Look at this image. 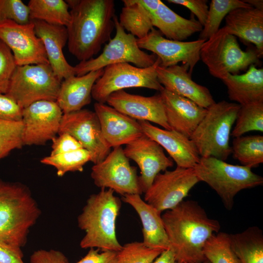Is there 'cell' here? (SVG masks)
I'll return each instance as SVG.
<instances>
[{
	"label": "cell",
	"mask_w": 263,
	"mask_h": 263,
	"mask_svg": "<svg viewBox=\"0 0 263 263\" xmlns=\"http://www.w3.org/2000/svg\"><path fill=\"white\" fill-rule=\"evenodd\" d=\"M152 263H185L178 261L169 249L163 251Z\"/></svg>",
	"instance_id": "47"
},
{
	"label": "cell",
	"mask_w": 263,
	"mask_h": 263,
	"mask_svg": "<svg viewBox=\"0 0 263 263\" xmlns=\"http://www.w3.org/2000/svg\"><path fill=\"white\" fill-rule=\"evenodd\" d=\"M123 151L126 156L139 167L141 173L139 182L144 193L158 173L174 165L172 159L165 155L162 147L144 133L126 145Z\"/></svg>",
	"instance_id": "17"
},
{
	"label": "cell",
	"mask_w": 263,
	"mask_h": 263,
	"mask_svg": "<svg viewBox=\"0 0 263 263\" xmlns=\"http://www.w3.org/2000/svg\"><path fill=\"white\" fill-rule=\"evenodd\" d=\"M0 39L11 50L17 66L49 64L43 43L32 21L26 24L12 20L0 23Z\"/></svg>",
	"instance_id": "16"
},
{
	"label": "cell",
	"mask_w": 263,
	"mask_h": 263,
	"mask_svg": "<svg viewBox=\"0 0 263 263\" xmlns=\"http://www.w3.org/2000/svg\"><path fill=\"white\" fill-rule=\"evenodd\" d=\"M71 9L66 27L69 51L80 61L96 55L114 28L113 0H66Z\"/></svg>",
	"instance_id": "2"
},
{
	"label": "cell",
	"mask_w": 263,
	"mask_h": 263,
	"mask_svg": "<svg viewBox=\"0 0 263 263\" xmlns=\"http://www.w3.org/2000/svg\"><path fill=\"white\" fill-rule=\"evenodd\" d=\"M152 23L167 38L178 41H183L203 29L193 14L189 19H185L161 0L157 8L152 13Z\"/></svg>",
	"instance_id": "28"
},
{
	"label": "cell",
	"mask_w": 263,
	"mask_h": 263,
	"mask_svg": "<svg viewBox=\"0 0 263 263\" xmlns=\"http://www.w3.org/2000/svg\"><path fill=\"white\" fill-rule=\"evenodd\" d=\"M171 130L189 138L207 113V109L164 88L160 92Z\"/></svg>",
	"instance_id": "22"
},
{
	"label": "cell",
	"mask_w": 263,
	"mask_h": 263,
	"mask_svg": "<svg viewBox=\"0 0 263 263\" xmlns=\"http://www.w3.org/2000/svg\"><path fill=\"white\" fill-rule=\"evenodd\" d=\"M117 252L101 251L91 248L87 254L75 263H116Z\"/></svg>",
	"instance_id": "45"
},
{
	"label": "cell",
	"mask_w": 263,
	"mask_h": 263,
	"mask_svg": "<svg viewBox=\"0 0 263 263\" xmlns=\"http://www.w3.org/2000/svg\"><path fill=\"white\" fill-rule=\"evenodd\" d=\"M21 109L7 94L0 93V119L21 121Z\"/></svg>",
	"instance_id": "42"
},
{
	"label": "cell",
	"mask_w": 263,
	"mask_h": 263,
	"mask_svg": "<svg viewBox=\"0 0 263 263\" xmlns=\"http://www.w3.org/2000/svg\"><path fill=\"white\" fill-rule=\"evenodd\" d=\"M20 248L0 243V263H24Z\"/></svg>",
	"instance_id": "46"
},
{
	"label": "cell",
	"mask_w": 263,
	"mask_h": 263,
	"mask_svg": "<svg viewBox=\"0 0 263 263\" xmlns=\"http://www.w3.org/2000/svg\"><path fill=\"white\" fill-rule=\"evenodd\" d=\"M91 162L89 151L81 148L74 151L46 156L40 162L54 167L56 169L58 176L62 177L68 172L82 171L83 166Z\"/></svg>",
	"instance_id": "34"
},
{
	"label": "cell",
	"mask_w": 263,
	"mask_h": 263,
	"mask_svg": "<svg viewBox=\"0 0 263 263\" xmlns=\"http://www.w3.org/2000/svg\"><path fill=\"white\" fill-rule=\"evenodd\" d=\"M261 58L256 49L242 50L236 37L224 26L205 41L200 51V59L210 74L221 80L227 74L238 75L259 64Z\"/></svg>",
	"instance_id": "7"
},
{
	"label": "cell",
	"mask_w": 263,
	"mask_h": 263,
	"mask_svg": "<svg viewBox=\"0 0 263 263\" xmlns=\"http://www.w3.org/2000/svg\"><path fill=\"white\" fill-rule=\"evenodd\" d=\"M121 206L120 199L110 189L101 188L89 196L77 218L78 227L85 233L80 242L82 248L116 252L121 249L116 234Z\"/></svg>",
	"instance_id": "3"
},
{
	"label": "cell",
	"mask_w": 263,
	"mask_h": 263,
	"mask_svg": "<svg viewBox=\"0 0 263 263\" xmlns=\"http://www.w3.org/2000/svg\"><path fill=\"white\" fill-rule=\"evenodd\" d=\"M61 82L49 64L17 66L6 94L21 109L40 100L56 101Z\"/></svg>",
	"instance_id": "8"
},
{
	"label": "cell",
	"mask_w": 263,
	"mask_h": 263,
	"mask_svg": "<svg viewBox=\"0 0 263 263\" xmlns=\"http://www.w3.org/2000/svg\"><path fill=\"white\" fill-rule=\"evenodd\" d=\"M221 80L229 98L241 106L263 102V69L251 65L241 75L226 74Z\"/></svg>",
	"instance_id": "27"
},
{
	"label": "cell",
	"mask_w": 263,
	"mask_h": 263,
	"mask_svg": "<svg viewBox=\"0 0 263 263\" xmlns=\"http://www.w3.org/2000/svg\"><path fill=\"white\" fill-rule=\"evenodd\" d=\"M106 103L119 112L137 121L152 122L164 129L171 130L167 122L160 94L144 96L119 90L111 94Z\"/></svg>",
	"instance_id": "18"
},
{
	"label": "cell",
	"mask_w": 263,
	"mask_h": 263,
	"mask_svg": "<svg viewBox=\"0 0 263 263\" xmlns=\"http://www.w3.org/2000/svg\"><path fill=\"white\" fill-rule=\"evenodd\" d=\"M30 263H69L66 256L61 251L39 249L31 256Z\"/></svg>",
	"instance_id": "44"
},
{
	"label": "cell",
	"mask_w": 263,
	"mask_h": 263,
	"mask_svg": "<svg viewBox=\"0 0 263 263\" xmlns=\"http://www.w3.org/2000/svg\"><path fill=\"white\" fill-rule=\"evenodd\" d=\"M63 112L56 101L40 100L22 109L23 145H42L58 134Z\"/></svg>",
	"instance_id": "14"
},
{
	"label": "cell",
	"mask_w": 263,
	"mask_h": 263,
	"mask_svg": "<svg viewBox=\"0 0 263 263\" xmlns=\"http://www.w3.org/2000/svg\"><path fill=\"white\" fill-rule=\"evenodd\" d=\"M205 41L198 39L184 41L168 39L154 28L145 37L137 38L140 49L152 52L160 59V66L167 68L182 62L190 74L200 60L201 49Z\"/></svg>",
	"instance_id": "15"
},
{
	"label": "cell",
	"mask_w": 263,
	"mask_h": 263,
	"mask_svg": "<svg viewBox=\"0 0 263 263\" xmlns=\"http://www.w3.org/2000/svg\"><path fill=\"white\" fill-rule=\"evenodd\" d=\"M160 62L157 57L155 63L147 68H139L129 63L107 66L93 87L92 97L96 102L105 103L111 94L126 88L142 87L160 92L164 87L158 80L156 71Z\"/></svg>",
	"instance_id": "10"
},
{
	"label": "cell",
	"mask_w": 263,
	"mask_h": 263,
	"mask_svg": "<svg viewBox=\"0 0 263 263\" xmlns=\"http://www.w3.org/2000/svg\"><path fill=\"white\" fill-rule=\"evenodd\" d=\"M27 6L30 21L67 27L71 21L69 6L63 0H30Z\"/></svg>",
	"instance_id": "31"
},
{
	"label": "cell",
	"mask_w": 263,
	"mask_h": 263,
	"mask_svg": "<svg viewBox=\"0 0 263 263\" xmlns=\"http://www.w3.org/2000/svg\"><path fill=\"white\" fill-rule=\"evenodd\" d=\"M103 72L104 69H101L61 82L56 102L63 113L80 110L90 103L93 87Z\"/></svg>",
	"instance_id": "26"
},
{
	"label": "cell",
	"mask_w": 263,
	"mask_h": 263,
	"mask_svg": "<svg viewBox=\"0 0 263 263\" xmlns=\"http://www.w3.org/2000/svg\"><path fill=\"white\" fill-rule=\"evenodd\" d=\"M113 21L116 29L114 38L109 41L97 57L80 61L74 66L75 75H82L116 63H132L139 68H147L155 63L157 56L142 51L138 46L137 38L125 32L117 16H114Z\"/></svg>",
	"instance_id": "9"
},
{
	"label": "cell",
	"mask_w": 263,
	"mask_h": 263,
	"mask_svg": "<svg viewBox=\"0 0 263 263\" xmlns=\"http://www.w3.org/2000/svg\"><path fill=\"white\" fill-rule=\"evenodd\" d=\"M252 7L242 0H212L207 20L198 39L207 40L219 30L223 19L232 10L238 8Z\"/></svg>",
	"instance_id": "33"
},
{
	"label": "cell",
	"mask_w": 263,
	"mask_h": 263,
	"mask_svg": "<svg viewBox=\"0 0 263 263\" xmlns=\"http://www.w3.org/2000/svg\"><path fill=\"white\" fill-rule=\"evenodd\" d=\"M200 263H210L207 260H205L204 261Z\"/></svg>",
	"instance_id": "49"
},
{
	"label": "cell",
	"mask_w": 263,
	"mask_h": 263,
	"mask_svg": "<svg viewBox=\"0 0 263 263\" xmlns=\"http://www.w3.org/2000/svg\"><path fill=\"white\" fill-rule=\"evenodd\" d=\"M40 213L27 187L0 180V243L24 246Z\"/></svg>",
	"instance_id": "4"
},
{
	"label": "cell",
	"mask_w": 263,
	"mask_h": 263,
	"mask_svg": "<svg viewBox=\"0 0 263 263\" xmlns=\"http://www.w3.org/2000/svg\"><path fill=\"white\" fill-rule=\"evenodd\" d=\"M143 133L157 142L169 153L177 167L193 168L201 158L194 143L173 130L163 129L146 121H138Z\"/></svg>",
	"instance_id": "19"
},
{
	"label": "cell",
	"mask_w": 263,
	"mask_h": 263,
	"mask_svg": "<svg viewBox=\"0 0 263 263\" xmlns=\"http://www.w3.org/2000/svg\"><path fill=\"white\" fill-rule=\"evenodd\" d=\"M67 133L89 151L94 164L103 160L111 152L94 111L86 109L63 113L58 134Z\"/></svg>",
	"instance_id": "13"
},
{
	"label": "cell",
	"mask_w": 263,
	"mask_h": 263,
	"mask_svg": "<svg viewBox=\"0 0 263 263\" xmlns=\"http://www.w3.org/2000/svg\"><path fill=\"white\" fill-rule=\"evenodd\" d=\"M58 135L51 140L52 145L50 155H55L83 148L80 143L70 134L63 133Z\"/></svg>",
	"instance_id": "41"
},
{
	"label": "cell",
	"mask_w": 263,
	"mask_h": 263,
	"mask_svg": "<svg viewBox=\"0 0 263 263\" xmlns=\"http://www.w3.org/2000/svg\"><path fill=\"white\" fill-rule=\"evenodd\" d=\"M17 66L11 50L0 39V93L6 94Z\"/></svg>",
	"instance_id": "40"
},
{
	"label": "cell",
	"mask_w": 263,
	"mask_h": 263,
	"mask_svg": "<svg viewBox=\"0 0 263 263\" xmlns=\"http://www.w3.org/2000/svg\"><path fill=\"white\" fill-rule=\"evenodd\" d=\"M163 251L133 242L122 245L117 252L116 263H152Z\"/></svg>",
	"instance_id": "38"
},
{
	"label": "cell",
	"mask_w": 263,
	"mask_h": 263,
	"mask_svg": "<svg viewBox=\"0 0 263 263\" xmlns=\"http://www.w3.org/2000/svg\"><path fill=\"white\" fill-rule=\"evenodd\" d=\"M235 123L231 132V135L234 138L250 131L263 132V102L241 106Z\"/></svg>",
	"instance_id": "36"
},
{
	"label": "cell",
	"mask_w": 263,
	"mask_h": 263,
	"mask_svg": "<svg viewBox=\"0 0 263 263\" xmlns=\"http://www.w3.org/2000/svg\"><path fill=\"white\" fill-rule=\"evenodd\" d=\"M193 169L200 182L216 192L228 210L232 209L238 192L263 184V177L250 168L228 164L214 157H201Z\"/></svg>",
	"instance_id": "6"
},
{
	"label": "cell",
	"mask_w": 263,
	"mask_h": 263,
	"mask_svg": "<svg viewBox=\"0 0 263 263\" xmlns=\"http://www.w3.org/2000/svg\"><path fill=\"white\" fill-rule=\"evenodd\" d=\"M160 0H124L119 22L130 34L141 39L153 28L152 13Z\"/></svg>",
	"instance_id": "29"
},
{
	"label": "cell",
	"mask_w": 263,
	"mask_h": 263,
	"mask_svg": "<svg viewBox=\"0 0 263 263\" xmlns=\"http://www.w3.org/2000/svg\"><path fill=\"white\" fill-rule=\"evenodd\" d=\"M122 200L133 208L141 220L144 245L151 248L169 250V244L161 213L146 203L139 194L124 195Z\"/></svg>",
	"instance_id": "25"
},
{
	"label": "cell",
	"mask_w": 263,
	"mask_h": 263,
	"mask_svg": "<svg viewBox=\"0 0 263 263\" xmlns=\"http://www.w3.org/2000/svg\"><path fill=\"white\" fill-rule=\"evenodd\" d=\"M37 36L42 40L49 64L61 81L75 75L74 66L66 59L62 49L68 41L66 27L52 25L40 20L32 21Z\"/></svg>",
	"instance_id": "23"
},
{
	"label": "cell",
	"mask_w": 263,
	"mask_h": 263,
	"mask_svg": "<svg viewBox=\"0 0 263 263\" xmlns=\"http://www.w3.org/2000/svg\"><path fill=\"white\" fill-rule=\"evenodd\" d=\"M203 254L210 263H240L231 246L229 234L218 232L206 243Z\"/></svg>",
	"instance_id": "35"
},
{
	"label": "cell",
	"mask_w": 263,
	"mask_h": 263,
	"mask_svg": "<svg viewBox=\"0 0 263 263\" xmlns=\"http://www.w3.org/2000/svg\"><path fill=\"white\" fill-rule=\"evenodd\" d=\"M188 70L183 65L167 68L158 66L156 69L158 80L166 90L207 109L215 102L209 90L194 82Z\"/></svg>",
	"instance_id": "21"
},
{
	"label": "cell",
	"mask_w": 263,
	"mask_h": 263,
	"mask_svg": "<svg viewBox=\"0 0 263 263\" xmlns=\"http://www.w3.org/2000/svg\"><path fill=\"white\" fill-rule=\"evenodd\" d=\"M169 3L183 6L195 16L198 21L203 26L207 20L208 6L206 0H168Z\"/></svg>",
	"instance_id": "43"
},
{
	"label": "cell",
	"mask_w": 263,
	"mask_h": 263,
	"mask_svg": "<svg viewBox=\"0 0 263 263\" xmlns=\"http://www.w3.org/2000/svg\"><path fill=\"white\" fill-rule=\"evenodd\" d=\"M240 105L223 100L207 109V113L190 139L201 157H214L225 161L232 154L229 139Z\"/></svg>",
	"instance_id": "5"
},
{
	"label": "cell",
	"mask_w": 263,
	"mask_h": 263,
	"mask_svg": "<svg viewBox=\"0 0 263 263\" xmlns=\"http://www.w3.org/2000/svg\"><path fill=\"white\" fill-rule=\"evenodd\" d=\"M94 109L103 136L111 148L127 145L143 134L138 121L105 103H95Z\"/></svg>",
	"instance_id": "20"
},
{
	"label": "cell",
	"mask_w": 263,
	"mask_h": 263,
	"mask_svg": "<svg viewBox=\"0 0 263 263\" xmlns=\"http://www.w3.org/2000/svg\"><path fill=\"white\" fill-rule=\"evenodd\" d=\"M224 27L243 41L251 43L259 55L263 56V10L253 7L238 8L225 18Z\"/></svg>",
	"instance_id": "24"
},
{
	"label": "cell",
	"mask_w": 263,
	"mask_h": 263,
	"mask_svg": "<svg viewBox=\"0 0 263 263\" xmlns=\"http://www.w3.org/2000/svg\"><path fill=\"white\" fill-rule=\"evenodd\" d=\"M169 244L176 259L185 263H200L206 258L204 245L219 232V222L208 217L199 203L183 201L161 216Z\"/></svg>",
	"instance_id": "1"
},
{
	"label": "cell",
	"mask_w": 263,
	"mask_h": 263,
	"mask_svg": "<svg viewBox=\"0 0 263 263\" xmlns=\"http://www.w3.org/2000/svg\"><path fill=\"white\" fill-rule=\"evenodd\" d=\"M91 176L97 187L123 196L143 193L136 168L130 165L121 146L114 148L103 160L94 164Z\"/></svg>",
	"instance_id": "11"
},
{
	"label": "cell",
	"mask_w": 263,
	"mask_h": 263,
	"mask_svg": "<svg viewBox=\"0 0 263 263\" xmlns=\"http://www.w3.org/2000/svg\"><path fill=\"white\" fill-rule=\"evenodd\" d=\"M22 121L0 119V160L23 145Z\"/></svg>",
	"instance_id": "37"
},
{
	"label": "cell",
	"mask_w": 263,
	"mask_h": 263,
	"mask_svg": "<svg viewBox=\"0 0 263 263\" xmlns=\"http://www.w3.org/2000/svg\"><path fill=\"white\" fill-rule=\"evenodd\" d=\"M6 20L19 24L30 22L27 5L21 0H0V23Z\"/></svg>",
	"instance_id": "39"
},
{
	"label": "cell",
	"mask_w": 263,
	"mask_h": 263,
	"mask_svg": "<svg viewBox=\"0 0 263 263\" xmlns=\"http://www.w3.org/2000/svg\"><path fill=\"white\" fill-rule=\"evenodd\" d=\"M231 149L233 157L242 166L252 169L263 163V135H242L234 137Z\"/></svg>",
	"instance_id": "32"
},
{
	"label": "cell",
	"mask_w": 263,
	"mask_h": 263,
	"mask_svg": "<svg viewBox=\"0 0 263 263\" xmlns=\"http://www.w3.org/2000/svg\"><path fill=\"white\" fill-rule=\"evenodd\" d=\"M199 182L193 168L167 170L156 176L145 192L144 201L161 213L177 206Z\"/></svg>",
	"instance_id": "12"
},
{
	"label": "cell",
	"mask_w": 263,
	"mask_h": 263,
	"mask_svg": "<svg viewBox=\"0 0 263 263\" xmlns=\"http://www.w3.org/2000/svg\"><path fill=\"white\" fill-rule=\"evenodd\" d=\"M244 1L254 8L263 10V0H244Z\"/></svg>",
	"instance_id": "48"
},
{
	"label": "cell",
	"mask_w": 263,
	"mask_h": 263,
	"mask_svg": "<svg viewBox=\"0 0 263 263\" xmlns=\"http://www.w3.org/2000/svg\"><path fill=\"white\" fill-rule=\"evenodd\" d=\"M229 236L240 263H263V234L258 227L251 226Z\"/></svg>",
	"instance_id": "30"
}]
</instances>
